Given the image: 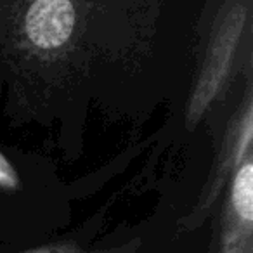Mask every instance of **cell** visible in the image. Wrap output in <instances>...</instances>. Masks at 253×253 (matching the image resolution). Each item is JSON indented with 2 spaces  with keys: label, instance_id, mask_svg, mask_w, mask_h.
<instances>
[{
  "label": "cell",
  "instance_id": "7a4b0ae2",
  "mask_svg": "<svg viewBox=\"0 0 253 253\" xmlns=\"http://www.w3.org/2000/svg\"><path fill=\"white\" fill-rule=\"evenodd\" d=\"M25 26L35 47L59 49L73 35L75 7L71 0H35L28 9Z\"/></svg>",
  "mask_w": 253,
  "mask_h": 253
},
{
  "label": "cell",
  "instance_id": "6da1fadb",
  "mask_svg": "<svg viewBox=\"0 0 253 253\" xmlns=\"http://www.w3.org/2000/svg\"><path fill=\"white\" fill-rule=\"evenodd\" d=\"M211 253H253V165L250 156L232 177Z\"/></svg>",
  "mask_w": 253,
  "mask_h": 253
},
{
  "label": "cell",
  "instance_id": "3957f363",
  "mask_svg": "<svg viewBox=\"0 0 253 253\" xmlns=\"http://www.w3.org/2000/svg\"><path fill=\"white\" fill-rule=\"evenodd\" d=\"M21 253H125V250H109V252H87L82 250L80 246L71 245V243H57V245H45L39 246V248L28 250V252Z\"/></svg>",
  "mask_w": 253,
  "mask_h": 253
},
{
  "label": "cell",
  "instance_id": "277c9868",
  "mask_svg": "<svg viewBox=\"0 0 253 253\" xmlns=\"http://www.w3.org/2000/svg\"><path fill=\"white\" fill-rule=\"evenodd\" d=\"M0 187L4 189H18L19 187V177L7 162L4 155H0Z\"/></svg>",
  "mask_w": 253,
  "mask_h": 253
}]
</instances>
